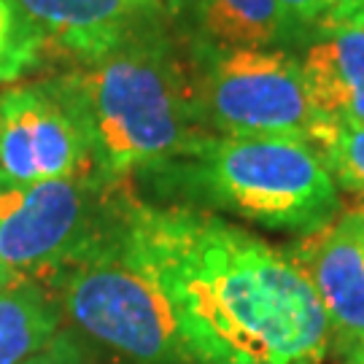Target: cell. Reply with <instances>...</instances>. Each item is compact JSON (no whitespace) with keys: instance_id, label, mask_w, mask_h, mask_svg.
Here are the masks:
<instances>
[{"instance_id":"1","label":"cell","mask_w":364,"mask_h":364,"mask_svg":"<svg viewBox=\"0 0 364 364\" xmlns=\"http://www.w3.org/2000/svg\"><path fill=\"white\" fill-rule=\"evenodd\" d=\"M122 235L200 364H318L332 351L324 308L289 251L210 210L156 208L135 195Z\"/></svg>"},{"instance_id":"2","label":"cell","mask_w":364,"mask_h":364,"mask_svg":"<svg viewBox=\"0 0 364 364\" xmlns=\"http://www.w3.org/2000/svg\"><path fill=\"white\" fill-rule=\"evenodd\" d=\"M68 78L84 108L92 168L108 181L149 176L210 138L173 11L165 22L76 65Z\"/></svg>"},{"instance_id":"3","label":"cell","mask_w":364,"mask_h":364,"mask_svg":"<svg viewBox=\"0 0 364 364\" xmlns=\"http://www.w3.org/2000/svg\"><path fill=\"white\" fill-rule=\"evenodd\" d=\"M159 176L205 210L259 224L270 232L313 235L338 216V183L321 154L297 138L210 135Z\"/></svg>"},{"instance_id":"4","label":"cell","mask_w":364,"mask_h":364,"mask_svg":"<svg viewBox=\"0 0 364 364\" xmlns=\"http://www.w3.org/2000/svg\"><path fill=\"white\" fill-rule=\"evenodd\" d=\"M122 227L124 219L43 281L63 318L78 338L127 364H200L168 297L124 248Z\"/></svg>"},{"instance_id":"5","label":"cell","mask_w":364,"mask_h":364,"mask_svg":"<svg viewBox=\"0 0 364 364\" xmlns=\"http://www.w3.org/2000/svg\"><path fill=\"white\" fill-rule=\"evenodd\" d=\"M181 41L197 108L210 135L297 138L311 144L318 119L305 92L297 52L278 46H219L186 30H181Z\"/></svg>"},{"instance_id":"6","label":"cell","mask_w":364,"mask_h":364,"mask_svg":"<svg viewBox=\"0 0 364 364\" xmlns=\"http://www.w3.org/2000/svg\"><path fill=\"white\" fill-rule=\"evenodd\" d=\"M130 181L97 170L0 189V267L52 278L63 264L117 232L130 203Z\"/></svg>"},{"instance_id":"7","label":"cell","mask_w":364,"mask_h":364,"mask_svg":"<svg viewBox=\"0 0 364 364\" xmlns=\"http://www.w3.org/2000/svg\"><path fill=\"white\" fill-rule=\"evenodd\" d=\"M92 168L84 108L65 76L0 95V173L6 186L63 178Z\"/></svg>"},{"instance_id":"8","label":"cell","mask_w":364,"mask_h":364,"mask_svg":"<svg viewBox=\"0 0 364 364\" xmlns=\"http://www.w3.org/2000/svg\"><path fill=\"white\" fill-rule=\"evenodd\" d=\"M311 281L332 332V348L364 338V208L340 210L324 230L305 235L289 254Z\"/></svg>"},{"instance_id":"9","label":"cell","mask_w":364,"mask_h":364,"mask_svg":"<svg viewBox=\"0 0 364 364\" xmlns=\"http://www.w3.org/2000/svg\"><path fill=\"white\" fill-rule=\"evenodd\" d=\"M43 52L57 49L76 65L170 16L168 0H11Z\"/></svg>"},{"instance_id":"10","label":"cell","mask_w":364,"mask_h":364,"mask_svg":"<svg viewBox=\"0 0 364 364\" xmlns=\"http://www.w3.org/2000/svg\"><path fill=\"white\" fill-rule=\"evenodd\" d=\"M318 124H364V16L329 25L297 52Z\"/></svg>"},{"instance_id":"11","label":"cell","mask_w":364,"mask_h":364,"mask_svg":"<svg viewBox=\"0 0 364 364\" xmlns=\"http://www.w3.org/2000/svg\"><path fill=\"white\" fill-rule=\"evenodd\" d=\"M173 19L189 36L219 46L299 49L278 0H168Z\"/></svg>"},{"instance_id":"12","label":"cell","mask_w":364,"mask_h":364,"mask_svg":"<svg viewBox=\"0 0 364 364\" xmlns=\"http://www.w3.org/2000/svg\"><path fill=\"white\" fill-rule=\"evenodd\" d=\"M65 329L49 284L0 267V364H27Z\"/></svg>"},{"instance_id":"13","label":"cell","mask_w":364,"mask_h":364,"mask_svg":"<svg viewBox=\"0 0 364 364\" xmlns=\"http://www.w3.org/2000/svg\"><path fill=\"white\" fill-rule=\"evenodd\" d=\"M311 146L335 183L364 200V124H318Z\"/></svg>"},{"instance_id":"14","label":"cell","mask_w":364,"mask_h":364,"mask_svg":"<svg viewBox=\"0 0 364 364\" xmlns=\"http://www.w3.org/2000/svg\"><path fill=\"white\" fill-rule=\"evenodd\" d=\"M43 54L38 36L25 25L11 0H0V84L14 81L36 65Z\"/></svg>"},{"instance_id":"15","label":"cell","mask_w":364,"mask_h":364,"mask_svg":"<svg viewBox=\"0 0 364 364\" xmlns=\"http://www.w3.org/2000/svg\"><path fill=\"white\" fill-rule=\"evenodd\" d=\"M278 6L302 46L313 33L359 16L364 0H278Z\"/></svg>"},{"instance_id":"16","label":"cell","mask_w":364,"mask_h":364,"mask_svg":"<svg viewBox=\"0 0 364 364\" xmlns=\"http://www.w3.org/2000/svg\"><path fill=\"white\" fill-rule=\"evenodd\" d=\"M27 364H127V362H122L117 356L95 348L92 343L78 338L76 332L63 329L52 340L49 348H43L36 359H30Z\"/></svg>"},{"instance_id":"17","label":"cell","mask_w":364,"mask_h":364,"mask_svg":"<svg viewBox=\"0 0 364 364\" xmlns=\"http://www.w3.org/2000/svg\"><path fill=\"white\" fill-rule=\"evenodd\" d=\"M340 364H364V338H359L348 351L340 353Z\"/></svg>"},{"instance_id":"18","label":"cell","mask_w":364,"mask_h":364,"mask_svg":"<svg viewBox=\"0 0 364 364\" xmlns=\"http://www.w3.org/2000/svg\"><path fill=\"white\" fill-rule=\"evenodd\" d=\"M3 186H6V181H3V173H0V189H3Z\"/></svg>"},{"instance_id":"19","label":"cell","mask_w":364,"mask_h":364,"mask_svg":"<svg viewBox=\"0 0 364 364\" xmlns=\"http://www.w3.org/2000/svg\"><path fill=\"white\" fill-rule=\"evenodd\" d=\"M291 364H316V362H291Z\"/></svg>"},{"instance_id":"20","label":"cell","mask_w":364,"mask_h":364,"mask_svg":"<svg viewBox=\"0 0 364 364\" xmlns=\"http://www.w3.org/2000/svg\"><path fill=\"white\" fill-rule=\"evenodd\" d=\"M359 14H362V16H364V6H362V11H359Z\"/></svg>"}]
</instances>
